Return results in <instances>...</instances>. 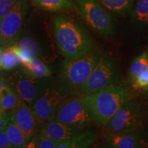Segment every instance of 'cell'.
<instances>
[{"mask_svg":"<svg viewBox=\"0 0 148 148\" xmlns=\"http://www.w3.org/2000/svg\"><path fill=\"white\" fill-rule=\"evenodd\" d=\"M77 10L86 23L95 32L103 37L114 33L112 16L97 0H75Z\"/></svg>","mask_w":148,"mask_h":148,"instance_id":"cell-6","label":"cell"},{"mask_svg":"<svg viewBox=\"0 0 148 148\" xmlns=\"http://www.w3.org/2000/svg\"><path fill=\"white\" fill-rule=\"evenodd\" d=\"M97 139V133L92 130L81 131L69 140L62 142L58 148H86L91 146Z\"/></svg>","mask_w":148,"mask_h":148,"instance_id":"cell-16","label":"cell"},{"mask_svg":"<svg viewBox=\"0 0 148 148\" xmlns=\"http://www.w3.org/2000/svg\"><path fill=\"white\" fill-rule=\"evenodd\" d=\"M20 69L27 75L36 78H46L51 75V69L40 58L22 62Z\"/></svg>","mask_w":148,"mask_h":148,"instance_id":"cell-15","label":"cell"},{"mask_svg":"<svg viewBox=\"0 0 148 148\" xmlns=\"http://www.w3.org/2000/svg\"><path fill=\"white\" fill-rule=\"evenodd\" d=\"M118 70L113 59L109 56H100L97 65L80 88L84 95H90L105 88L117 81Z\"/></svg>","mask_w":148,"mask_h":148,"instance_id":"cell-8","label":"cell"},{"mask_svg":"<svg viewBox=\"0 0 148 148\" xmlns=\"http://www.w3.org/2000/svg\"><path fill=\"white\" fill-rule=\"evenodd\" d=\"M2 53H3V47L0 45V70H1V58H2Z\"/></svg>","mask_w":148,"mask_h":148,"instance_id":"cell-29","label":"cell"},{"mask_svg":"<svg viewBox=\"0 0 148 148\" xmlns=\"http://www.w3.org/2000/svg\"><path fill=\"white\" fill-rule=\"evenodd\" d=\"M100 56L90 51L85 54L73 58H66L60 71L61 80L69 90H80L92 70L97 65Z\"/></svg>","mask_w":148,"mask_h":148,"instance_id":"cell-3","label":"cell"},{"mask_svg":"<svg viewBox=\"0 0 148 148\" xmlns=\"http://www.w3.org/2000/svg\"><path fill=\"white\" fill-rule=\"evenodd\" d=\"M36 147L38 148H58L61 142L53 140L43 135L38 134L37 137H35Z\"/></svg>","mask_w":148,"mask_h":148,"instance_id":"cell-24","label":"cell"},{"mask_svg":"<svg viewBox=\"0 0 148 148\" xmlns=\"http://www.w3.org/2000/svg\"><path fill=\"white\" fill-rule=\"evenodd\" d=\"M11 119L23 131L29 140L34 137L38 123L32 108L27 103L21 101L11 114Z\"/></svg>","mask_w":148,"mask_h":148,"instance_id":"cell-11","label":"cell"},{"mask_svg":"<svg viewBox=\"0 0 148 148\" xmlns=\"http://www.w3.org/2000/svg\"><path fill=\"white\" fill-rule=\"evenodd\" d=\"M0 148H12L5 130H0Z\"/></svg>","mask_w":148,"mask_h":148,"instance_id":"cell-26","label":"cell"},{"mask_svg":"<svg viewBox=\"0 0 148 148\" xmlns=\"http://www.w3.org/2000/svg\"><path fill=\"white\" fill-rule=\"evenodd\" d=\"M32 3L35 7L48 12L70 10L74 8L71 0H32Z\"/></svg>","mask_w":148,"mask_h":148,"instance_id":"cell-21","label":"cell"},{"mask_svg":"<svg viewBox=\"0 0 148 148\" xmlns=\"http://www.w3.org/2000/svg\"><path fill=\"white\" fill-rule=\"evenodd\" d=\"M11 119V115L0 110V130H5Z\"/></svg>","mask_w":148,"mask_h":148,"instance_id":"cell-27","label":"cell"},{"mask_svg":"<svg viewBox=\"0 0 148 148\" xmlns=\"http://www.w3.org/2000/svg\"><path fill=\"white\" fill-rule=\"evenodd\" d=\"M27 9V0H18L0 23V45L3 48L16 43L19 38Z\"/></svg>","mask_w":148,"mask_h":148,"instance_id":"cell-9","label":"cell"},{"mask_svg":"<svg viewBox=\"0 0 148 148\" xmlns=\"http://www.w3.org/2000/svg\"><path fill=\"white\" fill-rule=\"evenodd\" d=\"M96 124L105 126L112 116L130 99L126 86L116 81L99 91L85 95Z\"/></svg>","mask_w":148,"mask_h":148,"instance_id":"cell-2","label":"cell"},{"mask_svg":"<svg viewBox=\"0 0 148 148\" xmlns=\"http://www.w3.org/2000/svg\"><path fill=\"white\" fill-rule=\"evenodd\" d=\"M21 56L16 42L3 48L1 70L6 71H13L21 65Z\"/></svg>","mask_w":148,"mask_h":148,"instance_id":"cell-18","label":"cell"},{"mask_svg":"<svg viewBox=\"0 0 148 148\" xmlns=\"http://www.w3.org/2000/svg\"><path fill=\"white\" fill-rule=\"evenodd\" d=\"M147 108L137 101L130 100L122 106L105 125L106 134L136 130L143 124Z\"/></svg>","mask_w":148,"mask_h":148,"instance_id":"cell-4","label":"cell"},{"mask_svg":"<svg viewBox=\"0 0 148 148\" xmlns=\"http://www.w3.org/2000/svg\"><path fill=\"white\" fill-rule=\"evenodd\" d=\"M131 21L136 27L148 26V0H138L131 13Z\"/></svg>","mask_w":148,"mask_h":148,"instance_id":"cell-22","label":"cell"},{"mask_svg":"<svg viewBox=\"0 0 148 148\" xmlns=\"http://www.w3.org/2000/svg\"><path fill=\"white\" fill-rule=\"evenodd\" d=\"M65 99L60 92L51 87H47L33 103L32 109L38 124L47 123L55 119L58 109Z\"/></svg>","mask_w":148,"mask_h":148,"instance_id":"cell-10","label":"cell"},{"mask_svg":"<svg viewBox=\"0 0 148 148\" xmlns=\"http://www.w3.org/2000/svg\"><path fill=\"white\" fill-rule=\"evenodd\" d=\"M12 148L26 147L29 139L23 131L16 125L15 122L10 119L5 129Z\"/></svg>","mask_w":148,"mask_h":148,"instance_id":"cell-20","label":"cell"},{"mask_svg":"<svg viewBox=\"0 0 148 148\" xmlns=\"http://www.w3.org/2000/svg\"><path fill=\"white\" fill-rule=\"evenodd\" d=\"M8 88H10V86H9L8 83L5 82V80H2V79H0V91Z\"/></svg>","mask_w":148,"mask_h":148,"instance_id":"cell-28","label":"cell"},{"mask_svg":"<svg viewBox=\"0 0 148 148\" xmlns=\"http://www.w3.org/2000/svg\"><path fill=\"white\" fill-rule=\"evenodd\" d=\"M105 8L119 16H124L132 10L134 0H97Z\"/></svg>","mask_w":148,"mask_h":148,"instance_id":"cell-23","label":"cell"},{"mask_svg":"<svg viewBox=\"0 0 148 148\" xmlns=\"http://www.w3.org/2000/svg\"><path fill=\"white\" fill-rule=\"evenodd\" d=\"M81 131L65 123L53 119L47 122L40 130L38 134L62 143L69 140Z\"/></svg>","mask_w":148,"mask_h":148,"instance_id":"cell-14","label":"cell"},{"mask_svg":"<svg viewBox=\"0 0 148 148\" xmlns=\"http://www.w3.org/2000/svg\"><path fill=\"white\" fill-rule=\"evenodd\" d=\"M147 101H148V92H147Z\"/></svg>","mask_w":148,"mask_h":148,"instance_id":"cell-30","label":"cell"},{"mask_svg":"<svg viewBox=\"0 0 148 148\" xmlns=\"http://www.w3.org/2000/svg\"><path fill=\"white\" fill-rule=\"evenodd\" d=\"M79 131H84L95 123L86 96L64 100L57 111L55 119Z\"/></svg>","mask_w":148,"mask_h":148,"instance_id":"cell-5","label":"cell"},{"mask_svg":"<svg viewBox=\"0 0 148 148\" xmlns=\"http://www.w3.org/2000/svg\"><path fill=\"white\" fill-rule=\"evenodd\" d=\"M5 82L21 100L32 108L33 103L48 87V77L36 78L23 73L21 69L9 74Z\"/></svg>","mask_w":148,"mask_h":148,"instance_id":"cell-7","label":"cell"},{"mask_svg":"<svg viewBox=\"0 0 148 148\" xmlns=\"http://www.w3.org/2000/svg\"><path fill=\"white\" fill-rule=\"evenodd\" d=\"M21 56V62L33 58H41V49L32 37L25 36L16 42Z\"/></svg>","mask_w":148,"mask_h":148,"instance_id":"cell-17","label":"cell"},{"mask_svg":"<svg viewBox=\"0 0 148 148\" xmlns=\"http://www.w3.org/2000/svg\"><path fill=\"white\" fill-rule=\"evenodd\" d=\"M52 29L57 47L64 58H77L91 51L92 38L69 16H55L52 19Z\"/></svg>","mask_w":148,"mask_h":148,"instance_id":"cell-1","label":"cell"},{"mask_svg":"<svg viewBox=\"0 0 148 148\" xmlns=\"http://www.w3.org/2000/svg\"><path fill=\"white\" fill-rule=\"evenodd\" d=\"M21 101L10 87L0 91V110L5 113L11 115Z\"/></svg>","mask_w":148,"mask_h":148,"instance_id":"cell-19","label":"cell"},{"mask_svg":"<svg viewBox=\"0 0 148 148\" xmlns=\"http://www.w3.org/2000/svg\"><path fill=\"white\" fill-rule=\"evenodd\" d=\"M18 0H0V23L10 12Z\"/></svg>","mask_w":148,"mask_h":148,"instance_id":"cell-25","label":"cell"},{"mask_svg":"<svg viewBox=\"0 0 148 148\" xmlns=\"http://www.w3.org/2000/svg\"><path fill=\"white\" fill-rule=\"evenodd\" d=\"M106 145L114 148H140L148 147L140 132L135 130L128 132L106 134Z\"/></svg>","mask_w":148,"mask_h":148,"instance_id":"cell-13","label":"cell"},{"mask_svg":"<svg viewBox=\"0 0 148 148\" xmlns=\"http://www.w3.org/2000/svg\"><path fill=\"white\" fill-rule=\"evenodd\" d=\"M129 77L134 89L148 90V53H143L131 62Z\"/></svg>","mask_w":148,"mask_h":148,"instance_id":"cell-12","label":"cell"}]
</instances>
